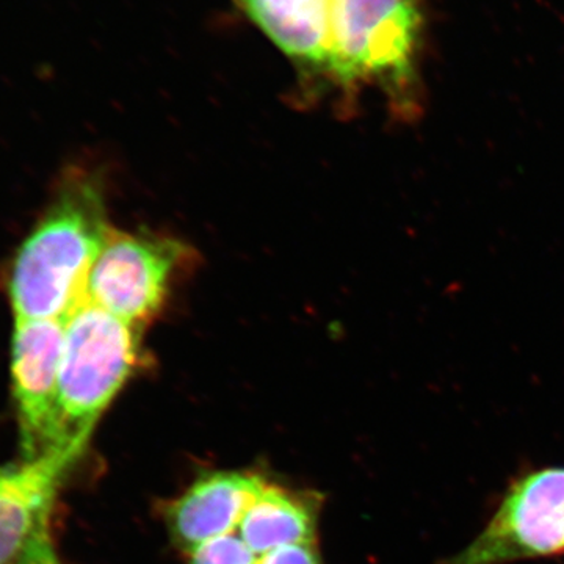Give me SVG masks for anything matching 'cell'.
I'll return each instance as SVG.
<instances>
[{
    "instance_id": "6da1fadb",
    "label": "cell",
    "mask_w": 564,
    "mask_h": 564,
    "mask_svg": "<svg viewBox=\"0 0 564 564\" xmlns=\"http://www.w3.org/2000/svg\"><path fill=\"white\" fill-rule=\"evenodd\" d=\"M111 226L101 182L74 170L25 236L7 272L14 321H62L85 302V288Z\"/></svg>"
},
{
    "instance_id": "7a4b0ae2",
    "label": "cell",
    "mask_w": 564,
    "mask_h": 564,
    "mask_svg": "<svg viewBox=\"0 0 564 564\" xmlns=\"http://www.w3.org/2000/svg\"><path fill=\"white\" fill-rule=\"evenodd\" d=\"M143 328L87 302L66 317L58 373V447L84 451L141 361Z\"/></svg>"
},
{
    "instance_id": "3957f363",
    "label": "cell",
    "mask_w": 564,
    "mask_h": 564,
    "mask_svg": "<svg viewBox=\"0 0 564 564\" xmlns=\"http://www.w3.org/2000/svg\"><path fill=\"white\" fill-rule=\"evenodd\" d=\"M422 0H333L329 73L343 84L375 82L413 102L423 35Z\"/></svg>"
},
{
    "instance_id": "277c9868",
    "label": "cell",
    "mask_w": 564,
    "mask_h": 564,
    "mask_svg": "<svg viewBox=\"0 0 564 564\" xmlns=\"http://www.w3.org/2000/svg\"><path fill=\"white\" fill-rule=\"evenodd\" d=\"M564 554V467L508 486L488 524L443 564H513Z\"/></svg>"
},
{
    "instance_id": "5b68a950",
    "label": "cell",
    "mask_w": 564,
    "mask_h": 564,
    "mask_svg": "<svg viewBox=\"0 0 564 564\" xmlns=\"http://www.w3.org/2000/svg\"><path fill=\"white\" fill-rule=\"evenodd\" d=\"M185 258L187 248L177 240L111 228L88 274L85 300L144 328L161 314Z\"/></svg>"
},
{
    "instance_id": "8992f818",
    "label": "cell",
    "mask_w": 564,
    "mask_h": 564,
    "mask_svg": "<svg viewBox=\"0 0 564 564\" xmlns=\"http://www.w3.org/2000/svg\"><path fill=\"white\" fill-rule=\"evenodd\" d=\"M63 339L65 322H14L10 377L21 459L61 448L57 411Z\"/></svg>"
},
{
    "instance_id": "52a82bcc",
    "label": "cell",
    "mask_w": 564,
    "mask_h": 564,
    "mask_svg": "<svg viewBox=\"0 0 564 564\" xmlns=\"http://www.w3.org/2000/svg\"><path fill=\"white\" fill-rule=\"evenodd\" d=\"M79 448H52L35 459L0 466V564H17L41 522L52 516L55 497Z\"/></svg>"
},
{
    "instance_id": "ba28073f",
    "label": "cell",
    "mask_w": 564,
    "mask_h": 564,
    "mask_svg": "<svg viewBox=\"0 0 564 564\" xmlns=\"http://www.w3.org/2000/svg\"><path fill=\"white\" fill-rule=\"evenodd\" d=\"M254 474L221 470L204 475L166 507L170 532L185 552L196 545L239 532L248 508L265 488Z\"/></svg>"
},
{
    "instance_id": "9c48e42d",
    "label": "cell",
    "mask_w": 564,
    "mask_h": 564,
    "mask_svg": "<svg viewBox=\"0 0 564 564\" xmlns=\"http://www.w3.org/2000/svg\"><path fill=\"white\" fill-rule=\"evenodd\" d=\"M252 22L292 61L329 73L333 0H239Z\"/></svg>"
},
{
    "instance_id": "30bf717a",
    "label": "cell",
    "mask_w": 564,
    "mask_h": 564,
    "mask_svg": "<svg viewBox=\"0 0 564 564\" xmlns=\"http://www.w3.org/2000/svg\"><path fill=\"white\" fill-rule=\"evenodd\" d=\"M317 514L313 503L267 484L240 522V538L256 555L285 545L313 544Z\"/></svg>"
},
{
    "instance_id": "8fae6325",
    "label": "cell",
    "mask_w": 564,
    "mask_h": 564,
    "mask_svg": "<svg viewBox=\"0 0 564 564\" xmlns=\"http://www.w3.org/2000/svg\"><path fill=\"white\" fill-rule=\"evenodd\" d=\"M191 564H256L258 555L239 533L225 534L187 551Z\"/></svg>"
},
{
    "instance_id": "7c38bea8",
    "label": "cell",
    "mask_w": 564,
    "mask_h": 564,
    "mask_svg": "<svg viewBox=\"0 0 564 564\" xmlns=\"http://www.w3.org/2000/svg\"><path fill=\"white\" fill-rule=\"evenodd\" d=\"M51 518L52 516L41 522L17 564H62L52 538Z\"/></svg>"
},
{
    "instance_id": "4fadbf2b",
    "label": "cell",
    "mask_w": 564,
    "mask_h": 564,
    "mask_svg": "<svg viewBox=\"0 0 564 564\" xmlns=\"http://www.w3.org/2000/svg\"><path fill=\"white\" fill-rule=\"evenodd\" d=\"M256 564H323V560L314 543L295 544L258 555Z\"/></svg>"
}]
</instances>
